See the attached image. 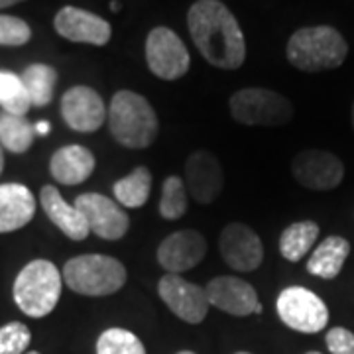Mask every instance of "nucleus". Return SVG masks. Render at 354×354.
Listing matches in <instances>:
<instances>
[{
    "mask_svg": "<svg viewBox=\"0 0 354 354\" xmlns=\"http://www.w3.org/2000/svg\"><path fill=\"white\" fill-rule=\"evenodd\" d=\"M116 203L127 209H140L150 199L152 191V174L148 167L140 165L132 174L118 179L113 185Z\"/></svg>",
    "mask_w": 354,
    "mask_h": 354,
    "instance_id": "4be33fe9",
    "label": "nucleus"
},
{
    "mask_svg": "<svg viewBox=\"0 0 354 354\" xmlns=\"http://www.w3.org/2000/svg\"><path fill=\"white\" fill-rule=\"evenodd\" d=\"M195 48L218 69H239L246 59V41L234 14L221 0H197L187 12Z\"/></svg>",
    "mask_w": 354,
    "mask_h": 354,
    "instance_id": "f257e3e1",
    "label": "nucleus"
},
{
    "mask_svg": "<svg viewBox=\"0 0 354 354\" xmlns=\"http://www.w3.org/2000/svg\"><path fill=\"white\" fill-rule=\"evenodd\" d=\"M325 342L330 354H354V333L344 327H335L327 333Z\"/></svg>",
    "mask_w": 354,
    "mask_h": 354,
    "instance_id": "7c9ffc66",
    "label": "nucleus"
},
{
    "mask_svg": "<svg viewBox=\"0 0 354 354\" xmlns=\"http://www.w3.org/2000/svg\"><path fill=\"white\" fill-rule=\"evenodd\" d=\"M62 274L50 260H34L14 279L12 295L20 311L41 319L50 315L62 297Z\"/></svg>",
    "mask_w": 354,
    "mask_h": 354,
    "instance_id": "39448f33",
    "label": "nucleus"
},
{
    "mask_svg": "<svg viewBox=\"0 0 354 354\" xmlns=\"http://www.w3.org/2000/svg\"><path fill=\"white\" fill-rule=\"evenodd\" d=\"M34 128H36L38 134H48L50 132V122H38Z\"/></svg>",
    "mask_w": 354,
    "mask_h": 354,
    "instance_id": "2f4dec72",
    "label": "nucleus"
},
{
    "mask_svg": "<svg viewBox=\"0 0 354 354\" xmlns=\"http://www.w3.org/2000/svg\"><path fill=\"white\" fill-rule=\"evenodd\" d=\"M351 254V244L342 236H329L317 246L307 260V272L321 279H333L341 274Z\"/></svg>",
    "mask_w": 354,
    "mask_h": 354,
    "instance_id": "412c9836",
    "label": "nucleus"
},
{
    "mask_svg": "<svg viewBox=\"0 0 354 354\" xmlns=\"http://www.w3.org/2000/svg\"><path fill=\"white\" fill-rule=\"evenodd\" d=\"M225 176L215 153L197 150L185 162V187L201 205H211L223 191Z\"/></svg>",
    "mask_w": 354,
    "mask_h": 354,
    "instance_id": "f3484780",
    "label": "nucleus"
},
{
    "mask_svg": "<svg viewBox=\"0 0 354 354\" xmlns=\"http://www.w3.org/2000/svg\"><path fill=\"white\" fill-rule=\"evenodd\" d=\"M4 169V152H2V146H0V174Z\"/></svg>",
    "mask_w": 354,
    "mask_h": 354,
    "instance_id": "72a5a7b5",
    "label": "nucleus"
},
{
    "mask_svg": "<svg viewBox=\"0 0 354 354\" xmlns=\"http://www.w3.org/2000/svg\"><path fill=\"white\" fill-rule=\"evenodd\" d=\"M75 207L83 213L88 230L102 241H118L130 228V216L113 199L101 193H83L75 199Z\"/></svg>",
    "mask_w": 354,
    "mask_h": 354,
    "instance_id": "9d476101",
    "label": "nucleus"
},
{
    "mask_svg": "<svg viewBox=\"0 0 354 354\" xmlns=\"http://www.w3.org/2000/svg\"><path fill=\"white\" fill-rule=\"evenodd\" d=\"M111 8H113V12H118L120 10V4L118 2H111Z\"/></svg>",
    "mask_w": 354,
    "mask_h": 354,
    "instance_id": "f704fd0d",
    "label": "nucleus"
},
{
    "mask_svg": "<svg viewBox=\"0 0 354 354\" xmlns=\"http://www.w3.org/2000/svg\"><path fill=\"white\" fill-rule=\"evenodd\" d=\"M146 62L153 75L177 81L189 71L191 57L183 39L169 28H153L146 38Z\"/></svg>",
    "mask_w": 354,
    "mask_h": 354,
    "instance_id": "6e6552de",
    "label": "nucleus"
},
{
    "mask_svg": "<svg viewBox=\"0 0 354 354\" xmlns=\"http://www.w3.org/2000/svg\"><path fill=\"white\" fill-rule=\"evenodd\" d=\"M305 354H321V353H317V351H311V353H305Z\"/></svg>",
    "mask_w": 354,
    "mask_h": 354,
    "instance_id": "e433bc0d",
    "label": "nucleus"
},
{
    "mask_svg": "<svg viewBox=\"0 0 354 354\" xmlns=\"http://www.w3.org/2000/svg\"><path fill=\"white\" fill-rule=\"evenodd\" d=\"M353 127H354V106H353Z\"/></svg>",
    "mask_w": 354,
    "mask_h": 354,
    "instance_id": "58836bf2",
    "label": "nucleus"
},
{
    "mask_svg": "<svg viewBox=\"0 0 354 354\" xmlns=\"http://www.w3.org/2000/svg\"><path fill=\"white\" fill-rule=\"evenodd\" d=\"M32 342V333L24 323H8L0 327V354H24Z\"/></svg>",
    "mask_w": 354,
    "mask_h": 354,
    "instance_id": "c85d7f7f",
    "label": "nucleus"
},
{
    "mask_svg": "<svg viewBox=\"0 0 354 354\" xmlns=\"http://www.w3.org/2000/svg\"><path fill=\"white\" fill-rule=\"evenodd\" d=\"M228 106L232 118L246 127H283L293 118L291 102L270 88H241L230 97Z\"/></svg>",
    "mask_w": 354,
    "mask_h": 354,
    "instance_id": "423d86ee",
    "label": "nucleus"
},
{
    "mask_svg": "<svg viewBox=\"0 0 354 354\" xmlns=\"http://www.w3.org/2000/svg\"><path fill=\"white\" fill-rule=\"evenodd\" d=\"M218 250L228 268L236 272H254L264 260V246L260 236L242 223H230L223 228Z\"/></svg>",
    "mask_w": 354,
    "mask_h": 354,
    "instance_id": "f8f14e48",
    "label": "nucleus"
},
{
    "mask_svg": "<svg viewBox=\"0 0 354 354\" xmlns=\"http://www.w3.org/2000/svg\"><path fill=\"white\" fill-rule=\"evenodd\" d=\"M236 354H250V353H236Z\"/></svg>",
    "mask_w": 354,
    "mask_h": 354,
    "instance_id": "ea45409f",
    "label": "nucleus"
},
{
    "mask_svg": "<svg viewBox=\"0 0 354 354\" xmlns=\"http://www.w3.org/2000/svg\"><path fill=\"white\" fill-rule=\"evenodd\" d=\"M207 254V239L199 230H177L165 236L158 246V262L167 274H183L203 262Z\"/></svg>",
    "mask_w": 354,
    "mask_h": 354,
    "instance_id": "2eb2a0df",
    "label": "nucleus"
},
{
    "mask_svg": "<svg viewBox=\"0 0 354 354\" xmlns=\"http://www.w3.org/2000/svg\"><path fill=\"white\" fill-rule=\"evenodd\" d=\"M36 215V199L22 183L0 185V232L26 227Z\"/></svg>",
    "mask_w": 354,
    "mask_h": 354,
    "instance_id": "aec40b11",
    "label": "nucleus"
},
{
    "mask_svg": "<svg viewBox=\"0 0 354 354\" xmlns=\"http://www.w3.org/2000/svg\"><path fill=\"white\" fill-rule=\"evenodd\" d=\"M26 354H39V353H36V351H30V353H26Z\"/></svg>",
    "mask_w": 354,
    "mask_h": 354,
    "instance_id": "4c0bfd02",
    "label": "nucleus"
},
{
    "mask_svg": "<svg viewBox=\"0 0 354 354\" xmlns=\"http://www.w3.org/2000/svg\"><path fill=\"white\" fill-rule=\"evenodd\" d=\"M62 116L75 132H97L106 120V106L95 88L77 85L62 97Z\"/></svg>",
    "mask_w": 354,
    "mask_h": 354,
    "instance_id": "ddd939ff",
    "label": "nucleus"
},
{
    "mask_svg": "<svg viewBox=\"0 0 354 354\" xmlns=\"http://www.w3.org/2000/svg\"><path fill=\"white\" fill-rule=\"evenodd\" d=\"M97 354H146V348L134 333L114 327L99 337Z\"/></svg>",
    "mask_w": 354,
    "mask_h": 354,
    "instance_id": "cd10ccee",
    "label": "nucleus"
},
{
    "mask_svg": "<svg viewBox=\"0 0 354 354\" xmlns=\"http://www.w3.org/2000/svg\"><path fill=\"white\" fill-rule=\"evenodd\" d=\"M279 319L297 333L313 335L327 327L329 323V309L325 301L301 286L286 288L278 295L276 301Z\"/></svg>",
    "mask_w": 354,
    "mask_h": 354,
    "instance_id": "0eeeda50",
    "label": "nucleus"
},
{
    "mask_svg": "<svg viewBox=\"0 0 354 354\" xmlns=\"http://www.w3.org/2000/svg\"><path fill=\"white\" fill-rule=\"evenodd\" d=\"M53 26L62 38L75 41V44L106 46L113 38V28L104 18L83 8H77V6L62 8L55 14Z\"/></svg>",
    "mask_w": 354,
    "mask_h": 354,
    "instance_id": "dca6fc26",
    "label": "nucleus"
},
{
    "mask_svg": "<svg viewBox=\"0 0 354 354\" xmlns=\"http://www.w3.org/2000/svg\"><path fill=\"white\" fill-rule=\"evenodd\" d=\"M95 165L97 160L88 148L79 144H69L51 156L50 171L53 179L59 181L62 185H79L93 176Z\"/></svg>",
    "mask_w": 354,
    "mask_h": 354,
    "instance_id": "6ab92c4d",
    "label": "nucleus"
},
{
    "mask_svg": "<svg viewBox=\"0 0 354 354\" xmlns=\"http://www.w3.org/2000/svg\"><path fill=\"white\" fill-rule=\"evenodd\" d=\"M65 286L79 295H113L127 283L128 272L120 260L104 254H83L64 266Z\"/></svg>",
    "mask_w": 354,
    "mask_h": 354,
    "instance_id": "20e7f679",
    "label": "nucleus"
},
{
    "mask_svg": "<svg viewBox=\"0 0 354 354\" xmlns=\"http://www.w3.org/2000/svg\"><path fill=\"white\" fill-rule=\"evenodd\" d=\"M109 128L120 146L144 150L158 136V116L146 97L134 91H118L109 106Z\"/></svg>",
    "mask_w": 354,
    "mask_h": 354,
    "instance_id": "7ed1b4c3",
    "label": "nucleus"
},
{
    "mask_svg": "<svg viewBox=\"0 0 354 354\" xmlns=\"http://www.w3.org/2000/svg\"><path fill=\"white\" fill-rule=\"evenodd\" d=\"M18 2H24V0H0V8H8V6H14Z\"/></svg>",
    "mask_w": 354,
    "mask_h": 354,
    "instance_id": "473e14b6",
    "label": "nucleus"
},
{
    "mask_svg": "<svg viewBox=\"0 0 354 354\" xmlns=\"http://www.w3.org/2000/svg\"><path fill=\"white\" fill-rule=\"evenodd\" d=\"M177 354H195V353H191V351H181V353H177Z\"/></svg>",
    "mask_w": 354,
    "mask_h": 354,
    "instance_id": "c9c22d12",
    "label": "nucleus"
},
{
    "mask_svg": "<svg viewBox=\"0 0 354 354\" xmlns=\"http://www.w3.org/2000/svg\"><path fill=\"white\" fill-rule=\"evenodd\" d=\"M36 128L24 116L0 113V146L12 153H24L32 148Z\"/></svg>",
    "mask_w": 354,
    "mask_h": 354,
    "instance_id": "b1692460",
    "label": "nucleus"
},
{
    "mask_svg": "<svg viewBox=\"0 0 354 354\" xmlns=\"http://www.w3.org/2000/svg\"><path fill=\"white\" fill-rule=\"evenodd\" d=\"M39 203L46 211V215L55 227L64 232L71 241H85L88 236V225L83 213L75 205H69L62 197V193L53 185H44L39 191Z\"/></svg>",
    "mask_w": 354,
    "mask_h": 354,
    "instance_id": "a211bd4d",
    "label": "nucleus"
},
{
    "mask_svg": "<svg viewBox=\"0 0 354 354\" xmlns=\"http://www.w3.org/2000/svg\"><path fill=\"white\" fill-rule=\"evenodd\" d=\"M0 106L4 109V113L18 114V116H24L30 111L32 102L22 77L10 71H0Z\"/></svg>",
    "mask_w": 354,
    "mask_h": 354,
    "instance_id": "a878e982",
    "label": "nucleus"
},
{
    "mask_svg": "<svg viewBox=\"0 0 354 354\" xmlns=\"http://www.w3.org/2000/svg\"><path fill=\"white\" fill-rule=\"evenodd\" d=\"M319 239V225L313 221L291 223L279 236V252L290 262H299Z\"/></svg>",
    "mask_w": 354,
    "mask_h": 354,
    "instance_id": "5701e85b",
    "label": "nucleus"
},
{
    "mask_svg": "<svg viewBox=\"0 0 354 354\" xmlns=\"http://www.w3.org/2000/svg\"><path fill=\"white\" fill-rule=\"evenodd\" d=\"M32 38V30L22 18L0 14V46L20 48Z\"/></svg>",
    "mask_w": 354,
    "mask_h": 354,
    "instance_id": "c756f323",
    "label": "nucleus"
},
{
    "mask_svg": "<svg viewBox=\"0 0 354 354\" xmlns=\"http://www.w3.org/2000/svg\"><path fill=\"white\" fill-rule=\"evenodd\" d=\"M22 81L34 106H46L53 99V88L57 83V71L46 64H32L26 67Z\"/></svg>",
    "mask_w": 354,
    "mask_h": 354,
    "instance_id": "393cba45",
    "label": "nucleus"
},
{
    "mask_svg": "<svg viewBox=\"0 0 354 354\" xmlns=\"http://www.w3.org/2000/svg\"><path fill=\"white\" fill-rule=\"evenodd\" d=\"M207 297L209 304L225 311L228 315L248 317L260 315L262 305L258 299V293L248 281L234 276H218L207 283Z\"/></svg>",
    "mask_w": 354,
    "mask_h": 354,
    "instance_id": "4468645a",
    "label": "nucleus"
},
{
    "mask_svg": "<svg viewBox=\"0 0 354 354\" xmlns=\"http://www.w3.org/2000/svg\"><path fill=\"white\" fill-rule=\"evenodd\" d=\"M291 174L299 185L313 191H329L339 187L344 177V164L330 152L304 150L291 162Z\"/></svg>",
    "mask_w": 354,
    "mask_h": 354,
    "instance_id": "9b49d317",
    "label": "nucleus"
},
{
    "mask_svg": "<svg viewBox=\"0 0 354 354\" xmlns=\"http://www.w3.org/2000/svg\"><path fill=\"white\" fill-rule=\"evenodd\" d=\"M187 211V187L181 177L169 176L162 185L160 215L167 221H177Z\"/></svg>",
    "mask_w": 354,
    "mask_h": 354,
    "instance_id": "bb28decb",
    "label": "nucleus"
},
{
    "mask_svg": "<svg viewBox=\"0 0 354 354\" xmlns=\"http://www.w3.org/2000/svg\"><path fill=\"white\" fill-rule=\"evenodd\" d=\"M286 55L295 69L319 73L341 67L348 55V44L341 32L330 26H311L291 36Z\"/></svg>",
    "mask_w": 354,
    "mask_h": 354,
    "instance_id": "f03ea898",
    "label": "nucleus"
},
{
    "mask_svg": "<svg viewBox=\"0 0 354 354\" xmlns=\"http://www.w3.org/2000/svg\"><path fill=\"white\" fill-rule=\"evenodd\" d=\"M158 293L167 309L189 325L201 323L211 307L205 288L191 283L177 274H165L158 283Z\"/></svg>",
    "mask_w": 354,
    "mask_h": 354,
    "instance_id": "1a4fd4ad",
    "label": "nucleus"
}]
</instances>
